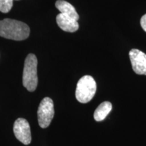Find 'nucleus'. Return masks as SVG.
Masks as SVG:
<instances>
[{
  "label": "nucleus",
  "mask_w": 146,
  "mask_h": 146,
  "mask_svg": "<svg viewBox=\"0 0 146 146\" xmlns=\"http://www.w3.org/2000/svg\"><path fill=\"white\" fill-rule=\"evenodd\" d=\"M112 105L110 102H102L95 111L94 114V119L98 122L104 120L109 113L110 112V111L112 110Z\"/></svg>",
  "instance_id": "nucleus-9"
},
{
  "label": "nucleus",
  "mask_w": 146,
  "mask_h": 146,
  "mask_svg": "<svg viewBox=\"0 0 146 146\" xmlns=\"http://www.w3.org/2000/svg\"><path fill=\"white\" fill-rule=\"evenodd\" d=\"M29 33L30 28L23 22L10 18L0 21V36L1 37L22 41L27 39Z\"/></svg>",
  "instance_id": "nucleus-1"
},
{
  "label": "nucleus",
  "mask_w": 146,
  "mask_h": 146,
  "mask_svg": "<svg viewBox=\"0 0 146 146\" xmlns=\"http://www.w3.org/2000/svg\"><path fill=\"white\" fill-rule=\"evenodd\" d=\"M140 24H141L142 29L146 32V14H144L141 17V21H140Z\"/></svg>",
  "instance_id": "nucleus-11"
},
{
  "label": "nucleus",
  "mask_w": 146,
  "mask_h": 146,
  "mask_svg": "<svg viewBox=\"0 0 146 146\" xmlns=\"http://www.w3.org/2000/svg\"><path fill=\"white\" fill-rule=\"evenodd\" d=\"M23 84L27 90L31 92L35 90L37 87V59L33 54H29L25 59Z\"/></svg>",
  "instance_id": "nucleus-2"
},
{
  "label": "nucleus",
  "mask_w": 146,
  "mask_h": 146,
  "mask_svg": "<svg viewBox=\"0 0 146 146\" xmlns=\"http://www.w3.org/2000/svg\"><path fill=\"white\" fill-rule=\"evenodd\" d=\"M97 89L96 82L90 75H85L79 79L76 88V100L83 104H86L93 99Z\"/></svg>",
  "instance_id": "nucleus-3"
},
{
  "label": "nucleus",
  "mask_w": 146,
  "mask_h": 146,
  "mask_svg": "<svg viewBox=\"0 0 146 146\" xmlns=\"http://www.w3.org/2000/svg\"><path fill=\"white\" fill-rule=\"evenodd\" d=\"M56 22L58 27L66 32L74 33L76 31L79 27L78 22L76 20L61 13L56 16Z\"/></svg>",
  "instance_id": "nucleus-7"
},
{
  "label": "nucleus",
  "mask_w": 146,
  "mask_h": 146,
  "mask_svg": "<svg viewBox=\"0 0 146 146\" xmlns=\"http://www.w3.org/2000/svg\"><path fill=\"white\" fill-rule=\"evenodd\" d=\"M14 135L18 141L25 145H29L31 142V133L29 122L26 119L19 118L14 124Z\"/></svg>",
  "instance_id": "nucleus-5"
},
{
  "label": "nucleus",
  "mask_w": 146,
  "mask_h": 146,
  "mask_svg": "<svg viewBox=\"0 0 146 146\" xmlns=\"http://www.w3.org/2000/svg\"><path fill=\"white\" fill-rule=\"evenodd\" d=\"M56 7L61 14L70 16L76 21L79 19V16L76 12L74 7L64 0H58L56 2Z\"/></svg>",
  "instance_id": "nucleus-8"
},
{
  "label": "nucleus",
  "mask_w": 146,
  "mask_h": 146,
  "mask_svg": "<svg viewBox=\"0 0 146 146\" xmlns=\"http://www.w3.org/2000/svg\"><path fill=\"white\" fill-rule=\"evenodd\" d=\"M133 70L136 74L146 75V54L137 49H132L129 52Z\"/></svg>",
  "instance_id": "nucleus-6"
},
{
  "label": "nucleus",
  "mask_w": 146,
  "mask_h": 146,
  "mask_svg": "<svg viewBox=\"0 0 146 146\" xmlns=\"http://www.w3.org/2000/svg\"><path fill=\"white\" fill-rule=\"evenodd\" d=\"M54 116V106L52 100L45 98L40 103L37 110L38 122L43 129L48 127Z\"/></svg>",
  "instance_id": "nucleus-4"
},
{
  "label": "nucleus",
  "mask_w": 146,
  "mask_h": 146,
  "mask_svg": "<svg viewBox=\"0 0 146 146\" xmlns=\"http://www.w3.org/2000/svg\"><path fill=\"white\" fill-rule=\"evenodd\" d=\"M13 5V0H0V12L8 13Z\"/></svg>",
  "instance_id": "nucleus-10"
}]
</instances>
